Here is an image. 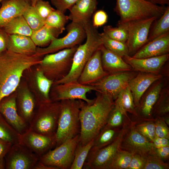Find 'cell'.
<instances>
[{"label": "cell", "instance_id": "obj_17", "mask_svg": "<svg viewBox=\"0 0 169 169\" xmlns=\"http://www.w3.org/2000/svg\"><path fill=\"white\" fill-rule=\"evenodd\" d=\"M17 95V93H13L2 100L0 102V113L13 128L22 134L27 131L29 126L18 113Z\"/></svg>", "mask_w": 169, "mask_h": 169}, {"label": "cell", "instance_id": "obj_46", "mask_svg": "<svg viewBox=\"0 0 169 169\" xmlns=\"http://www.w3.org/2000/svg\"><path fill=\"white\" fill-rule=\"evenodd\" d=\"M155 136L169 139V128L167 124L160 117L155 119Z\"/></svg>", "mask_w": 169, "mask_h": 169}, {"label": "cell", "instance_id": "obj_12", "mask_svg": "<svg viewBox=\"0 0 169 169\" xmlns=\"http://www.w3.org/2000/svg\"><path fill=\"white\" fill-rule=\"evenodd\" d=\"M50 97L53 101H60L68 99L83 100L89 104L93 103L94 99L87 98L86 94L91 91H96L95 88L91 85H84L77 81L53 85Z\"/></svg>", "mask_w": 169, "mask_h": 169}, {"label": "cell", "instance_id": "obj_15", "mask_svg": "<svg viewBox=\"0 0 169 169\" xmlns=\"http://www.w3.org/2000/svg\"><path fill=\"white\" fill-rule=\"evenodd\" d=\"M162 78L154 82L141 97L138 106L136 108L137 116L131 120L136 121L154 120L152 116L153 107L164 86Z\"/></svg>", "mask_w": 169, "mask_h": 169}, {"label": "cell", "instance_id": "obj_56", "mask_svg": "<svg viewBox=\"0 0 169 169\" xmlns=\"http://www.w3.org/2000/svg\"><path fill=\"white\" fill-rule=\"evenodd\" d=\"M5 157L0 159V169H5Z\"/></svg>", "mask_w": 169, "mask_h": 169}, {"label": "cell", "instance_id": "obj_34", "mask_svg": "<svg viewBox=\"0 0 169 169\" xmlns=\"http://www.w3.org/2000/svg\"><path fill=\"white\" fill-rule=\"evenodd\" d=\"M169 89L163 87L159 97L154 105L152 111V116L155 119L169 114Z\"/></svg>", "mask_w": 169, "mask_h": 169}, {"label": "cell", "instance_id": "obj_23", "mask_svg": "<svg viewBox=\"0 0 169 169\" xmlns=\"http://www.w3.org/2000/svg\"><path fill=\"white\" fill-rule=\"evenodd\" d=\"M16 102L19 115L29 125L39 106L34 95L27 87H23L17 94Z\"/></svg>", "mask_w": 169, "mask_h": 169}, {"label": "cell", "instance_id": "obj_33", "mask_svg": "<svg viewBox=\"0 0 169 169\" xmlns=\"http://www.w3.org/2000/svg\"><path fill=\"white\" fill-rule=\"evenodd\" d=\"M156 21L150 29L148 42L169 32V6H166L162 15Z\"/></svg>", "mask_w": 169, "mask_h": 169}, {"label": "cell", "instance_id": "obj_2", "mask_svg": "<svg viewBox=\"0 0 169 169\" xmlns=\"http://www.w3.org/2000/svg\"><path fill=\"white\" fill-rule=\"evenodd\" d=\"M42 58L35 54H22L8 50L0 53V102L16 90L24 71L39 64Z\"/></svg>", "mask_w": 169, "mask_h": 169}, {"label": "cell", "instance_id": "obj_59", "mask_svg": "<svg viewBox=\"0 0 169 169\" xmlns=\"http://www.w3.org/2000/svg\"><path fill=\"white\" fill-rule=\"evenodd\" d=\"M24 0L26 1V2L30 4V0Z\"/></svg>", "mask_w": 169, "mask_h": 169}, {"label": "cell", "instance_id": "obj_11", "mask_svg": "<svg viewBox=\"0 0 169 169\" xmlns=\"http://www.w3.org/2000/svg\"><path fill=\"white\" fill-rule=\"evenodd\" d=\"M158 18L153 17L149 18L117 23L124 27L128 33L126 44L129 56H132L148 42L151 27L155 20Z\"/></svg>", "mask_w": 169, "mask_h": 169}, {"label": "cell", "instance_id": "obj_4", "mask_svg": "<svg viewBox=\"0 0 169 169\" xmlns=\"http://www.w3.org/2000/svg\"><path fill=\"white\" fill-rule=\"evenodd\" d=\"M83 100H61L60 111L55 134L57 147L66 141L80 134V113Z\"/></svg>", "mask_w": 169, "mask_h": 169}, {"label": "cell", "instance_id": "obj_31", "mask_svg": "<svg viewBox=\"0 0 169 169\" xmlns=\"http://www.w3.org/2000/svg\"><path fill=\"white\" fill-rule=\"evenodd\" d=\"M121 128L105 125L94 139L93 144L90 151H95L110 144L118 136Z\"/></svg>", "mask_w": 169, "mask_h": 169}, {"label": "cell", "instance_id": "obj_8", "mask_svg": "<svg viewBox=\"0 0 169 169\" xmlns=\"http://www.w3.org/2000/svg\"><path fill=\"white\" fill-rule=\"evenodd\" d=\"M131 120L125 123L118 136L110 144L100 149L90 151L82 168L108 169L113 158L120 149L122 139Z\"/></svg>", "mask_w": 169, "mask_h": 169}, {"label": "cell", "instance_id": "obj_21", "mask_svg": "<svg viewBox=\"0 0 169 169\" xmlns=\"http://www.w3.org/2000/svg\"><path fill=\"white\" fill-rule=\"evenodd\" d=\"M169 32L148 42L132 57L143 59L161 56L169 54Z\"/></svg>", "mask_w": 169, "mask_h": 169}, {"label": "cell", "instance_id": "obj_6", "mask_svg": "<svg viewBox=\"0 0 169 169\" xmlns=\"http://www.w3.org/2000/svg\"><path fill=\"white\" fill-rule=\"evenodd\" d=\"M78 46L44 55L38 64L37 68L54 82L63 79L71 69L73 56Z\"/></svg>", "mask_w": 169, "mask_h": 169}, {"label": "cell", "instance_id": "obj_25", "mask_svg": "<svg viewBox=\"0 0 169 169\" xmlns=\"http://www.w3.org/2000/svg\"><path fill=\"white\" fill-rule=\"evenodd\" d=\"M31 5L24 0H4L0 7V28L23 14Z\"/></svg>", "mask_w": 169, "mask_h": 169}, {"label": "cell", "instance_id": "obj_37", "mask_svg": "<svg viewBox=\"0 0 169 169\" xmlns=\"http://www.w3.org/2000/svg\"><path fill=\"white\" fill-rule=\"evenodd\" d=\"M65 13L55 9L45 20V24L59 31L61 33L65 29V26L69 18Z\"/></svg>", "mask_w": 169, "mask_h": 169}, {"label": "cell", "instance_id": "obj_3", "mask_svg": "<svg viewBox=\"0 0 169 169\" xmlns=\"http://www.w3.org/2000/svg\"><path fill=\"white\" fill-rule=\"evenodd\" d=\"M86 40L78 45L74 53L71 69L63 79L55 81L53 85L77 81L85 65L95 52L102 44L100 33L90 21L84 25Z\"/></svg>", "mask_w": 169, "mask_h": 169}, {"label": "cell", "instance_id": "obj_13", "mask_svg": "<svg viewBox=\"0 0 169 169\" xmlns=\"http://www.w3.org/2000/svg\"><path fill=\"white\" fill-rule=\"evenodd\" d=\"M135 74L132 71L110 74L90 85L95 88L96 92L108 95L115 100L120 92L128 85Z\"/></svg>", "mask_w": 169, "mask_h": 169}, {"label": "cell", "instance_id": "obj_47", "mask_svg": "<svg viewBox=\"0 0 169 169\" xmlns=\"http://www.w3.org/2000/svg\"><path fill=\"white\" fill-rule=\"evenodd\" d=\"M91 23L93 26L97 28L103 26L107 22L108 16L106 12L102 10L94 13Z\"/></svg>", "mask_w": 169, "mask_h": 169}, {"label": "cell", "instance_id": "obj_55", "mask_svg": "<svg viewBox=\"0 0 169 169\" xmlns=\"http://www.w3.org/2000/svg\"><path fill=\"white\" fill-rule=\"evenodd\" d=\"M152 4L161 6L169 5V0H145Z\"/></svg>", "mask_w": 169, "mask_h": 169}, {"label": "cell", "instance_id": "obj_7", "mask_svg": "<svg viewBox=\"0 0 169 169\" xmlns=\"http://www.w3.org/2000/svg\"><path fill=\"white\" fill-rule=\"evenodd\" d=\"M60 101L40 105L29 124V128L39 134L55 136L60 111Z\"/></svg>", "mask_w": 169, "mask_h": 169}, {"label": "cell", "instance_id": "obj_51", "mask_svg": "<svg viewBox=\"0 0 169 169\" xmlns=\"http://www.w3.org/2000/svg\"><path fill=\"white\" fill-rule=\"evenodd\" d=\"M153 150L156 155L164 161L168 160L169 146L158 148H153Z\"/></svg>", "mask_w": 169, "mask_h": 169}, {"label": "cell", "instance_id": "obj_32", "mask_svg": "<svg viewBox=\"0 0 169 169\" xmlns=\"http://www.w3.org/2000/svg\"><path fill=\"white\" fill-rule=\"evenodd\" d=\"M9 34H19L30 37L33 31L23 15L9 22L3 28Z\"/></svg>", "mask_w": 169, "mask_h": 169}, {"label": "cell", "instance_id": "obj_45", "mask_svg": "<svg viewBox=\"0 0 169 169\" xmlns=\"http://www.w3.org/2000/svg\"><path fill=\"white\" fill-rule=\"evenodd\" d=\"M33 7L38 14L44 21L55 9L51 6L49 2L43 0L38 1Z\"/></svg>", "mask_w": 169, "mask_h": 169}, {"label": "cell", "instance_id": "obj_60", "mask_svg": "<svg viewBox=\"0 0 169 169\" xmlns=\"http://www.w3.org/2000/svg\"><path fill=\"white\" fill-rule=\"evenodd\" d=\"M4 0H0V7L1 6V3H2V1H3Z\"/></svg>", "mask_w": 169, "mask_h": 169}, {"label": "cell", "instance_id": "obj_36", "mask_svg": "<svg viewBox=\"0 0 169 169\" xmlns=\"http://www.w3.org/2000/svg\"><path fill=\"white\" fill-rule=\"evenodd\" d=\"M94 139L85 145L79 143L77 145L74 153L73 161L70 169H81L94 143Z\"/></svg>", "mask_w": 169, "mask_h": 169}, {"label": "cell", "instance_id": "obj_58", "mask_svg": "<svg viewBox=\"0 0 169 169\" xmlns=\"http://www.w3.org/2000/svg\"><path fill=\"white\" fill-rule=\"evenodd\" d=\"M39 0H30V5L31 6H34L36 2Z\"/></svg>", "mask_w": 169, "mask_h": 169}, {"label": "cell", "instance_id": "obj_49", "mask_svg": "<svg viewBox=\"0 0 169 169\" xmlns=\"http://www.w3.org/2000/svg\"><path fill=\"white\" fill-rule=\"evenodd\" d=\"M144 161L142 156L137 154H133L128 169H143Z\"/></svg>", "mask_w": 169, "mask_h": 169}, {"label": "cell", "instance_id": "obj_52", "mask_svg": "<svg viewBox=\"0 0 169 169\" xmlns=\"http://www.w3.org/2000/svg\"><path fill=\"white\" fill-rule=\"evenodd\" d=\"M12 145L9 142L0 139V159L5 157Z\"/></svg>", "mask_w": 169, "mask_h": 169}, {"label": "cell", "instance_id": "obj_53", "mask_svg": "<svg viewBox=\"0 0 169 169\" xmlns=\"http://www.w3.org/2000/svg\"><path fill=\"white\" fill-rule=\"evenodd\" d=\"M153 148H158L169 146V139L155 136L151 142Z\"/></svg>", "mask_w": 169, "mask_h": 169}, {"label": "cell", "instance_id": "obj_24", "mask_svg": "<svg viewBox=\"0 0 169 169\" xmlns=\"http://www.w3.org/2000/svg\"><path fill=\"white\" fill-rule=\"evenodd\" d=\"M97 4V0H79L69 10V19L84 26L91 21Z\"/></svg>", "mask_w": 169, "mask_h": 169}, {"label": "cell", "instance_id": "obj_38", "mask_svg": "<svg viewBox=\"0 0 169 169\" xmlns=\"http://www.w3.org/2000/svg\"><path fill=\"white\" fill-rule=\"evenodd\" d=\"M20 135L0 113V139L15 144L19 143Z\"/></svg>", "mask_w": 169, "mask_h": 169}, {"label": "cell", "instance_id": "obj_28", "mask_svg": "<svg viewBox=\"0 0 169 169\" xmlns=\"http://www.w3.org/2000/svg\"><path fill=\"white\" fill-rule=\"evenodd\" d=\"M37 48L30 37L9 34L8 50L18 54L32 55L35 54Z\"/></svg>", "mask_w": 169, "mask_h": 169}, {"label": "cell", "instance_id": "obj_44", "mask_svg": "<svg viewBox=\"0 0 169 169\" xmlns=\"http://www.w3.org/2000/svg\"><path fill=\"white\" fill-rule=\"evenodd\" d=\"M125 116L114 105L109 114L106 126L113 128H121L125 123L130 119Z\"/></svg>", "mask_w": 169, "mask_h": 169}, {"label": "cell", "instance_id": "obj_27", "mask_svg": "<svg viewBox=\"0 0 169 169\" xmlns=\"http://www.w3.org/2000/svg\"><path fill=\"white\" fill-rule=\"evenodd\" d=\"M34 76V95L39 105L52 101L50 92L54 81L48 78L42 71L37 68Z\"/></svg>", "mask_w": 169, "mask_h": 169}, {"label": "cell", "instance_id": "obj_48", "mask_svg": "<svg viewBox=\"0 0 169 169\" xmlns=\"http://www.w3.org/2000/svg\"><path fill=\"white\" fill-rule=\"evenodd\" d=\"M79 0H51V2L57 10L65 13Z\"/></svg>", "mask_w": 169, "mask_h": 169}, {"label": "cell", "instance_id": "obj_30", "mask_svg": "<svg viewBox=\"0 0 169 169\" xmlns=\"http://www.w3.org/2000/svg\"><path fill=\"white\" fill-rule=\"evenodd\" d=\"M61 33L59 30L46 24L39 29L33 31L30 37L37 46L45 47Z\"/></svg>", "mask_w": 169, "mask_h": 169}, {"label": "cell", "instance_id": "obj_5", "mask_svg": "<svg viewBox=\"0 0 169 169\" xmlns=\"http://www.w3.org/2000/svg\"><path fill=\"white\" fill-rule=\"evenodd\" d=\"M166 6L154 4L145 0H116L114 10L120 17L117 23H122L153 17L159 18Z\"/></svg>", "mask_w": 169, "mask_h": 169}, {"label": "cell", "instance_id": "obj_57", "mask_svg": "<svg viewBox=\"0 0 169 169\" xmlns=\"http://www.w3.org/2000/svg\"><path fill=\"white\" fill-rule=\"evenodd\" d=\"M168 125H169V114L164 115L160 117Z\"/></svg>", "mask_w": 169, "mask_h": 169}, {"label": "cell", "instance_id": "obj_40", "mask_svg": "<svg viewBox=\"0 0 169 169\" xmlns=\"http://www.w3.org/2000/svg\"><path fill=\"white\" fill-rule=\"evenodd\" d=\"M133 154L120 149L112 159L108 169H128Z\"/></svg>", "mask_w": 169, "mask_h": 169}, {"label": "cell", "instance_id": "obj_20", "mask_svg": "<svg viewBox=\"0 0 169 169\" xmlns=\"http://www.w3.org/2000/svg\"><path fill=\"white\" fill-rule=\"evenodd\" d=\"M169 58L168 54L143 59L135 58L127 55L124 57L123 59L131 66L132 70L141 72L158 73Z\"/></svg>", "mask_w": 169, "mask_h": 169}, {"label": "cell", "instance_id": "obj_35", "mask_svg": "<svg viewBox=\"0 0 169 169\" xmlns=\"http://www.w3.org/2000/svg\"><path fill=\"white\" fill-rule=\"evenodd\" d=\"M102 44L109 50L117 54L122 58L129 55L126 43L111 39L104 33H100Z\"/></svg>", "mask_w": 169, "mask_h": 169}, {"label": "cell", "instance_id": "obj_16", "mask_svg": "<svg viewBox=\"0 0 169 169\" xmlns=\"http://www.w3.org/2000/svg\"><path fill=\"white\" fill-rule=\"evenodd\" d=\"M19 143L24 146L39 158L56 146L55 136L42 135L30 128L20 134Z\"/></svg>", "mask_w": 169, "mask_h": 169}, {"label": "cell", "instance_id": "obj_14", "mask_svg": "<svg viewBox=\"0 0 169 169\" xmlns=\"http://www.w3.org/2000/svg\"><path fill=\"white\" fill-rule=\"evenodd\" d=\"M5 159V169H33L39 157L26 147L18 143L12 145Z\"/></svg>", "mask_w": 169, "mask_h": 169}, {"label": "cell", "instance_id": "obj_39", "mask_svg": "<svg viewBox=\"0 0 169 169\" xmlns=\"http://www.w3.org/2000/svg\"><path fill=\"white\" fill-rule=\"evenodd\" d=\"M153 148L146 153L141 156L145 163L143 169H169V164L165 162L158 156L153 151Z\"/></svg>", "mask_w": 169, "mask_h": 169}, {"label": "cell", "instance_id": "obj_41", "mask_svg": "<svg viewBox=\"0 0 169 169\" xmlns=\"http://www.w3.org/2000/svg\"><path fill=\"white\" fill-rule=\"evenodd\" d=\"M154 121H132L136 130L151 142L155 137V127Z\"/></svg>", "mask_w": 169, "mask_h": 169}, {"label": "cell", "instance_id": "obj_54", "mask_svg": "<svg viewBox=\"0 0 169 169\" xmlns=\"http://www.w3.org/2000/svg\"><path fill=\"white\" fill-rule=\"evenodd\" d=\"M33 169H58L56 167L45 165L39 161L36 163Z\"/></svg>", "mask_w": 169, "mask_h": 169}, {"label": "cell", "instance_id": "obj_43", "mask_svg": "<svg viewBox=\"0 0 169 169\" xmlns=\"http://www.w3.org/2000/svg\"><path fill=\"white\" fill-rule=\"evenodd\" d=\"M117 27L107 25L103 27V32L109 38L126 43L128 38V33L126 28L120 25Z\"/></svg>", "mask_w": 169, "mask_h": 169}, {"label": "cell", "instance_id": "obj_9", "mask_svg": "<svg viewBox=\"0 0 169 169\" xmlns=\"http://www.w3.org/2000/svg\"><path fill=\"white\" fill-rule=\"evenodd\" d=\"M80 141V134L51 150L39 158L42 163L58 169H70L76 147Z\"/></svg>", "mask_w": 169, "mask_h": 169}, {"label": "cell", "instance_id": "obj_29", "mask_svg": "<svg viewBox=\"0 0 169 169\" xmlns=\"http://www.w3.org/2000/svg\"><path fill=\"white\" fill-rule=\"evenodd\" d=\"M114 105L127 117H129L127 112L133 115V119L137 116L133 95L128 85L119 93L114 101Z\"/></svg>", "mask_w": 169, "mask_h": 169}, {"label": "cell", "instance_id": "obj_50", "mask_svg": "<svg viewBox=\"0 0 169 169\" xmlns=\"http://www.w3.org/2000/svg\"><path fill=\"white\" fill-rule=\"evenodd\" d=\"M9 39V34L0 28V53L7 50Z\"/></svg>", "mask_w": 169, "mask_h": 169}, {"label": "cell", "instance_id": "obj_1", "mask_svg": "<svg viewBox=\"0 0 169 169\" xmlns=\"http://www.w3.org/2000/svg\"><path fill=\"white\" fill-rule=\"evenodd\" d=\"M93 103L89 104L83 101L80 113V141L85 145L94 139L106 125L114 100L110 97L96 92Z\"/></svg>", "mask_w": 169, "mask_h": 169}, {"label": "cell", "instance_id": "obj_26", "mask_svg": "<svg viewBox=\"0 0 169 169\" xmlns=\"http://www.w3.org/2000/svg\"><path fill=\"white\" fill-rule=\"evenodd\" d=\"M100 49L103 67L109 74L132 70L131 66L120 56L108 49L103 44Z\"/></svg>", "mask_w": 169, "mask_h": 169}, {"label": "cell", "instance_id": "obj_19", "mask_svg": "<svg viewBox=\"0 0 169 169\" xmlns=\"http://www.w3.org/2000/svg\"><path fill=\"white\" fill-rule=\"evenodd\" d=\"M109 74L103 67L101 52L99 48L87 62L77 81L82 84L90 85Z\"/></svg>", "mask_w": 169, "mask_h": 169}, {"label": "cell", "instance_id": "obj_18", "mask_svg": "<svg viewBox=\"0 0 169 169\" xmlns=\"http://www.w3.org/2000/svg\"><path fill=\"white\" fill-rule=\"evenodd\" d=\"M153 148L152 143L136 130L131 120L122 139L120 149L142 156Z\"/></svg>", "mask_w": 169, "mask_h": 169}, {"label": "cell", "instance_id": "obj_22", "mask_svg": "<svg viewBox=\"0 0 169 169\" xmlns=\"http://www.w3.org/2000/svg\"><path fill=\"white\" fill-rule=\"evenodd\" d=\"M163 78L158 73L140 72L129 82L128 86L132 93L136 108L138 107L141 97L155 81Z\"/></svg>", "mask_w": 169, "mask_h": 169}, {"label": "cell", "instance_id": "obj_42", "mask_svg": "<svg viewBox=\"0 0 169 169\" xmlns=\"http://www.w3.org/2000/svg\"><path fill=\"white\" fill-rule=\"evenodd\" d=\"M23 16L33 31L37 30L45 24V21L39 15L34 7L30 5Z\"/></svg>", "mask_w": 169, "mask_h": 169}, {"label": "cell", "instance_id": "obj_10", "mask_svg": "<svg viewBox=\"0 0 169 169\" xmlns=\"http://www.w3.org/2000/svg\"><path fill=\"white\" fill-rule=\"evenodd\" d=\"M67 34L60 38L54 39L47 46L37 47L36 55L43 57L49 54L60 50L78 45L86 38V33L84 26L71 22L67 26Z\"/></svg>", "mask_w": 169, "mask_h": 169}]
</instances>
